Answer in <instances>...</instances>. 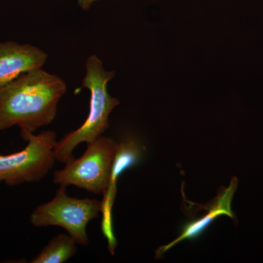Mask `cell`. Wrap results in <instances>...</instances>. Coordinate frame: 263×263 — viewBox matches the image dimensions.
<instances>
[{"mask_svg":"<svg viewBox=\"0 0 263 263\" xmlns=\"http://www.w3.org/2000/svg\"><path fill=\"white\" fill-rule=\"evenodd\" d=\"M66 91L61 78L42 68L22 74L0 88V131L18 126L34 133L51 124Z\"/></svg>","mask_w":263,"mask_h":263,"instance_id":"cell-1","label":"cell"},{"mask_svg":"<svg viewBox=\"0 0 263 263\" xmlns=\"http://www.w3.org/2000/svg\"><path fill=\"white\" fill-rule=\"evenodd\" d=\"M115 72L107 71L96 55L88 57L86 75L82 86L89 90V113L84 124L57 141L53 153L56 161L66 164L73 159L72 152L80 143H89L109 127V116L119 104V100L109 95L108 84Z\"/></svg>","mask_w":263,"mask_h":263,"instance_id":"cell-2","label":"cell"},{"mask_svg":"<svg viewBox=\"0 0 263 263\" xmlns=\"http://www.w3.org/2000/svg\"><path fill=\"white\" fill-rule=\"evenodd\" d=\"M119 143L113 138L100 136L88 143L84 155L72 159L65 167L53 174V183L60 186H75L95 195L106 192L112 165Z\"/></svg>","mask_w":263,"mask_h":263,"instance_id":"cell-3","label":"cell"},{"mask_svg":"<svg viewBox=\"0 0 263 263\" xmlns=\"http://www.w3.org/2000/svg\"><path fill=\"white\" fill-rule=\"evenodd\" d=\"M27 142L24 149L8 155H0V183L9 186L36 182L43 179L54 165L57 143L55 132L46 130L38 135L21 130Z\"/></svg>","mask_w":263,"mask_h":263,"instance_id":"cell-4","label":"cell"},{"mask_svg":"<svg viewBox=\"0 0 263 263\" xmlns=\"http://www.w3.org/2000/svg\"><path fill=\"white\" fill-rule=\"evenodd\" d=\"M66 188L60 186L51 201L36 208L31 214V223L38 228L61 227L78 245L87 246L86 228L89 221L103 212V201L69 196Z\"/></svg>","mask_w":263,"mask_h":263,"instance_id":"cell-5","label":"cell"},{"mask_svg":"<svg viewBox=\"0 0 263 263\" xmlns=\"http://www.w3.org/2000/svg\"><path fill=\"white\" fill-rule=\"evenodd\" d=\"M47 58L44 51L30 44L0 43V88L28 71L42 68Z\"/></svg>","mask_w":263,"mask_h":263,"instance_id":"cell-6","label":"cell"},{"mask_svg":"<svg viewBox=\"0 0 263 263\" xmlns=\"http://www.w3.org/2000/svg\"><path fill=\"white\" fill-rule=\"evenodd\" d=\"M143 155V148L138 141L135 140H128L119 144V148L116 154L112 165L111 175L110 182L106 192L104 194L103 200V220L102 223V229L103 230H111V209L117 192L118 178L123 174L124 171L136 165L140 162Z\"/></svg>","mask_w":263,"mask_h":263,"instance_id":"cell-7","label":"cell"},{"mask_svg":"<svg viewBox=\"0 0 263 263\" xmlns=\"http://www.w3.org/2000/svg\"><path fill=\"white\" fill-rule=\"evenodd\" d=\"M76 241L70 235L60 234L52 238L32 263H64L77 252Z\"/></svg>","mask_w":263,"mask_h":263,"instance_id":"cell-8","label":"cell"},{"mask_svg":"<svg viewBox=\"0 0 263 263\" xmlns=\"http://www.w3.org/2000/svg\"><path fill=\"white\" fill-rule=\"evenodd\" d=\"M96 1L97 0H78V3L81 9L86 10L89 9L91 5Z\"/></svg>","mask_w":263,"mask_h":263,"instance_id":"cell-9","label":"cell"}]
</instances>
